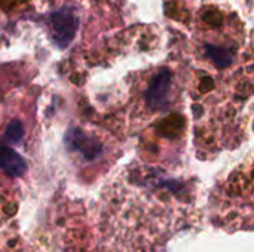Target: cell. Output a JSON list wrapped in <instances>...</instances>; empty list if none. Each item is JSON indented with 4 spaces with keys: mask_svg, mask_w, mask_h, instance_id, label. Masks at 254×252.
Segmentation results:
<instances>
[{
    "mask_svg": "<svg viewBox=\"0 0 254 252\" xmlns=\"http://www.w3.org/2000/svg\"><path fill=\"white\" fill-rule=\"evenodd\" d=\"M0 168L7 177L18 178L25 174L27 163L13 149L0 146Z\"/></svg>",
    "mask_w": 254,
    "mask_h": 252,
    "instance_id": "obj_3",
    "label": "cell"
},
{
    "mask_svg": "<svg viewBox=\"0 0 254 252\" xmlns=\"http://www.w3.org/2000/svg\"><path fill=\"white\" fill-rule=\"evenodd\" d=\"M67 141H68L71 149H76V150L82 151L88 157H92L95 154V144H94V141L88 135H85L83 132L71 131L67 135Z\"/></svg>",
    "mask_w": 254,
    "mask_h": 252,
    "instance_id": "obj_4",
    "label": "cell"
},
{
    "mask_svg": "<svg viewBox=\"0 0 254 252\" xmlns=\"http://www.w3.org/2000/svg\"><path fill=\"white\" fill-rule=\"evenodd\" d=\"M205 53L219 68H225V67H228L234 61L232 52L229 49H225V48H220V46H214L211 43L205 45Z\"/></svg>",
    "mask_w": 254,
    "mask_h": 252,
    "instance_id": "obj_5",
    "label": "cell"
},
{
    "mask_svg": "<svg viewBox=\"0 0 254 252\" xmlns=\"http://www.w3.org/2000/svg\"><path fill=\"white\" fill-rule=\"evenodd\" d=\"M6 140L12 143H19L24 137V126L19 120H12L6 128Z\"/></svg>",
    "mask_w": 254,
    "mask_h": 252,
    "instance_id": "obj_6",
    "label": "cell"
},
{
    "mask_svg": "<svg viewBox=\"0 0 254 252\" xmlns=\"http://www.w3.org/2000/svg\"><path fill=\"white\" fill-rule=\"evenodd\" d=\"M170 89H171V74L167 68L161 70L150 82L146 100L149 107L152 108H159L162 107L170 97Z\"/></svg>",
    "mask_w": 254,
    "mask_h": 252,
    "instance_id": "obj_2",
    "label": "cell"
},
{
    "mask_svg": "<svg viewBox=\"0 0 254 252\" xmlns=\"http://www.w3.org/2000/svg\"><path fill=\"white\" fill-rule=\"evenodd\" d=\"M52 37L60 48H65L76 36L79 21L70 7H63L51 15Z\"/></svg>",
    "mask_w": 254,
    "mask_h": 252,
    "instance_id": "obj_1",
    "label": "cell"
}]
</instances>
